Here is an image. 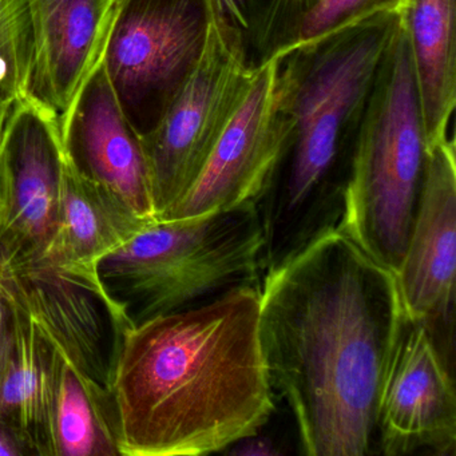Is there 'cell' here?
<instances>
[{
	"label": "cell",
	"mask_w": 456,
	"mask_h": 456,
	"mask_svg": "<svg viewBox=\"0 0 456 456\" xmlns=\"http://www.w3.org/2000/svg\"><path fill=\"white\" fill-rule=\"evenodd\" d=\"M116 0H26L31 62L26 98L62 132L79 90L102 57Z\"/></svg>",
	"instance_id": "cell-13"
},
{
	"label": "cell",
	"mask_w": 456,
	"mask_h": 456,
	"mask_svg": "<svg viewBox=\"0 0 456 456\" xmlns=\"http://www.w3.org/2000/svg\"><path fill=\"white\" fill-rule=\"evenodd\" d=\"M63 149V148H62ZM153 224L138 217L108 189L79 172L63 151L57 225L41 263L92 292L114 330L132 325L100 277V264Z\"/></svg>",
	"instance_id": "cell-12"
},
{
	"label": "cell",
	"mask_w": 456,
	"mask_h": 456,
	"mask_svg": "<svg viewBox=\"0 0 456 456\" xmlns=\"http://www.w3.org/2000/svg\"><path fill=\"white\" fill-rule=\"evenodd\" d=\"M15 455H23L22 450L4 429L0 428V456Z\"/></svg>",
	"instance_id": "cell-23"
},
{
	"label": "cell",
	"mask_w": 456,
	"mask_h": 456,
	"mask_svg": "<svg viewBox=\"0 0 456 456\" xmlns=\"http://www.w3.org/2000/svg\"><path fill=\"white\" fill-rule=\"evenodd\" d=\"M399 28L396 12H379L274 60L284 138L256 200L263 276L338 229L365 106Z\"/></svg>",
	"instance_id": "cell-3"
},
{
	"label": "cell",
	"mask_w": 456,
	"mask_h": 456,
	"mask_svg": "<svg viewBox=\"0 0 456 456\" xmlns=\"http://www.w3.org/2000/svg\"><path fill=\"white\" fill-rule=\"evenodd\" d=\"M428 149L410 45L400 26L365 106L338 226L394 273L418 212Z\"/></svg>",
	"instance_id": "cell-5"
},
{
	"label": "cell",
	"mask_w": 456,
	"mask_h": 456,
	"mask_svg": "<svg viewBox=\"0 0 456 456\" xmlns=\"http://www.w3.org/2000/svg\"><path fill=\"white\" fill-rule=\"evenodd\" d=\"M7 306L12 335L0 368V428L23 453L52 455V346L30 319Z\"/></svg>",
	"instance_id": "cell-16"
},
{
	"label": "cell",
	"mask_w": 456,
	"mask_h": 456,
	"mask_svg": "<svg viewBox=\"0 0 456 456\" xmlns=\"http://www.w3.org/2000/svg\"><path fill=\"white\" fill-rule=\"evenodd\" d=\"M61 142L79 172L118 197L146 223L159 221L142 141L117 102L102 57L74 101Z\"/></svg>",
	"instance_id": "cell-14"
},
{
	"label": "cell",
	"mask_w": 456,
	"mask_h": 456,
	"mask_svg": "<svg viewBox=\"0 0 456 456\" xmlns=\"http://www.w3.org/2000/svg\"><path fill=\"white\" fill-rule=\"evenodd\" d=\"M319 0H208L216 31L250 73L300 41Z\"/></svg>",
	"instance_id": "cell-19"
},
{
	"label": "cell",
	"mask_w": 456,
	"mask_h": 456,
	"mask_svg": "<svg viewBox=\"0 0 456 456\" xmlns=\"http://www.w3.org/2000/svg\"><path fill=\"white\" fill-rule=\"evenodd\" d=\"M282 138L276 111L273 61L256 71L247 97L199 177L161 220L202 217L256 201L276 164Z\"/></svg>",
	"instance_id": "cell-11"
},
{
	"label": "cell",
	"mask_w": 456,
	"mask_h": 456,
	"mask_svg": "<svg viewBox=\"0 0 456 456\" xmlns=\"http://www.w3.org/2000/svg\"><path fill=\"white\" fill-rule=\"evenodd\" d=\"M428 148L447 140L456 103V0H400Z\"/></svg>",
	"instance_id": "cell-17"
},
{
	"label": "cell",
	"mask_w": 456,
	"mask_h": 456,
	"mask_svg": "<svg viewBox=\"0 0 456 456\" xmlns=\"http://www.w3.org/2000/svg\"><path fill=\"white\" fill-rule=\"evenodd\" d=\"M0 295L74 367L109 389L110 359L105 354L100 300L92 292L41 261L0 255Z\"/></svg>",
	"instance_id": "cell-15"
},
{
	"label": "cell",
	"mask_w": 456,
	"mask_h": 456,
	"mask_svg": "<svg viewBox=\"0 0 456 456\" xmlns=\"http://www.w3.org/2000/svg\"><path fill=\"white\" fill-rule=\"evenodd\" d=\"M408 322L396 274L338 229L264 274L261 348L301 452L379 453V405Z\"/></svg>",
	"instance_id": "cell-1"
},
{
	"label": "cell",
	"mask_w": 456,
	"mask_h": 456,
	"mask_svg": "<svg viewBox=\"0 0 456 456\" xmlns=\"http://www.w3.org/2000/svg\"><path fill=\"white\" fill-rule=\"evenodd\" d=\"M31 34L26 0H0V143L28 93Z\"/></svg>",
	"instance_id": "cell-20"
},
{
	"label": "cell",
	"mask_w": 456,
	"mask_h": 456,
	"mask_svg": "<svg viewBox=\"0 0 456 456\" xmlns=\"http://www.w3.org/2000/svg\"><path fill=\"white\" fill-rule=\"evenodd\" d=\"M253 77L212 23L196 70L156 129L141 138L159 221L199 177Z\"/></svg>",
	"instance_id": "cell-7"
},
{
	"label": "cell",
	"mask_w": 456,
	"mask_h": 456,
	"mask_svg": "<svg viewBox=\"0 0 456 456\" xmlns=\"http://www.w3.org/2000/svg\"><path fill=\"white\" fill-rule=\"evenodd\" d=\"M400 0H319L304 23L298 44L322 38L379 12H397Z\"/></svg>",
	"instance_id": "cell-21"
},
{
	"label": "cell",
	"mask_w": 456,
	"mask_h": 456,
	"mask_svg": "<svg viewBox=\"0 0 456 456\" xmlns=\"http://www.w3.org/2000/svg\"><path fill=\"white\" fill-rule=\"evenodd\" d=\"M10 335H12V330H10L9 306L0 295V368L4 365L7 349H9Z\"/></svg>",
	"instance_id": "cell-22"
},
{
	"label": "cell",
	"mask_w": 456,
	"mask_h": 456,
	"mask_svg": "<svg viewBox=\"0 0 456 456\" xmlns=\"http://www.w3.org/2000/svg\"><path fill=\"white\" fill-rule=\"evenodd\" d=\"M50 444L57 456L119 455L110 391L53 346Z\"/></svg>",
	"instance_id": "cell-18"
},
{
	"label": "cell",
	"mask_w": 456,
	"mask_h": 456,
	"mask_svg": "<svg viewBox=\"0 0 456 456\" xmlns=\"http://www.w3.org/2000/svg\"><path fill=\"white\" fill-rule=\"evenodd\" d=\"M264 236L255 200L202 217L161 220L100 264L132 325L261 285Z\"/></svg>",
	"instance_id": "cell-4"
},
{
	"label": "cell",
	"mask_w": 456,
	"mask_h": 456,
	"mask_svg": "<svg viewBox=\"0 0 456 456\" xmlns=\"http://www.w3.org/2000/svg\"><path fill=\"white\" fill-rule=\"evenodd\" d=\"M261 285L116 330L109 391L125 456L221 452L271 419Z\"/></svg>",
	"instance_id": "cell-2"
},
{
	"label": "cell",
	"mask_w": 456,
	"mask_h": 456,
	"mask_svg": "<svg viewBox=\"0 0 456 456\" xmlns=\"http://www.w3.org/2000/svg\"><path fill=\"white\" fill-rule=\"evenodd\" d=\"M456 162L453 137L428 149L426 180L396 280L408 320L455 370Z\"/></svg>",
	"instance_id": "cell-8"
},
{
	"label": "cell",
	"mask_w": 456,
	"mask_h": 456,
	"mask_svg": "<svg viewBox=\"0 0 456 456\" xmlns=\"http://www.w3.org/2000/svg\"><path fill=\"white\" fill-rule=\"evenodd\" d=\"M210 25L208 0H116L102 65L141 138L156 129L196 70Z\"/></svg>",
	"instance_id": "cell-6"
},
{
	"label": "cell",
	"mask_w": 456,
	"mask_h": 456,
	"mask_svg": "<svg viewBox=\"0 0 456 456\" xmlns=\"http://www.w3.org/2000/svg\"><path fill=\"white\" fill-rule=\"evenodd\" d=\"M379 453H456L453 372L421 325L408 322L378 415Z\"/></svg>",
	"instance_id": "cell-10"
},
{
	"label": "cell",
	"mask_w": 456,
	"mask_h": 456,
	"mask_svg": "<svg viewBox=\"0 0 456 456\" xmlns=\"http://www.w3.org/2000/svg\"><path fill=\"white\" fill-rule=\"evenodd\" d=\"M62 159L55 122L20 101L0 143V255L44 257L57 225Z\"/></svg>",
	"instance_id": "cell-9"
}]
</instances>
